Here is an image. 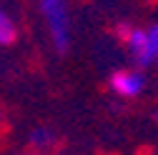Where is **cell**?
I'll return each mask as SVG.
<instances>
[{
	"mask_svg": "<svg viewBox=\"0 0 158 155\" xmlns=\"http://www.w3.org/2000/svg\"><path fill=\"white\" fill-rule=\"evenodd\" d=\"M38 10L48 28L50 45L58 55L70 50V8L68 0H38Z\"/></svg>",
	"mask_w": 158,
	"mask_h": 155,
	"instance_id": "cell-1",
	"label": "cell"
},
{
	"mask_svg": "<svg viewBox=\"0 0 158 155\" xmlns=\"http://www.w3.org/2000/svg\"><path fill=\"white\" fill-rule=\"evenodd\" d=\"M108 88H110V93L118 95V98H126V100L128 98H138V95L143 93V88H146V78H143L141 70L126 68V70H118V73L110 75Z\"/></svg>",
	"mask_w": 158,
	"mask_h": 155,
	"instance_id": "cell-2",
	"label": "cell"
},
{
	"mask_svg": "<svg viewBox=\"0 0 158 155\" xmlns=\"http://www.w3.org/2000/svg\"><path fill=\"white\" fill-rule=\"evenodd\" d=\"M121 35H123V43L131 53V58L135 60V65H151L153 63V55H151V48H148V38H146V30L143 28H121Z\"/></svg>",
	"mask_w": 158,
	"mask_h": 155,
	"instance_id": "cell-3",
	"label": "cell"
},
{
	"mask_svg": "<svg viewBox=\"0 0 158 155\" xmlns=\"http://www.w3.org/2000/svg\"><path fill=\"white\" fill-rule=\"evenodd\" d=\"M55 140H58L55 130H53V128H45V125L33 128V130H30V135H28V143H30L35 150H48V148H53V145H55Z\"/></svg>",
	"mask_w": 158,
	"mask_h": 155,
	"instance_id": "cell-4",
	"label": "cell"
},
{
	"mask_svg": "<svg viewBox=\"0 0 158 155\" xmlns=\"http://www.w3.org/2000/svg\"><path fill=\"white\" fill-rule=\"evenodd\" d=\"M18 40V25L10 18V13H5V8H0V48H10Z\"/></svg>",
	"mask_w": 158,
	"mask_h": 155,
	"instance_id": "cell-5",
	"label": "cell"
},
{
	"mask_svg": "<svg viewBox=\"0 0 158 155\" xmlns=\"http://www.w3.org/2000/svg\"><path fill=\"white\" fill-rule=\"evenodd\" d=\"M146 38H148V48H151V55H153V63H158V23L146 28Z\"/></svg>",
	"mask_w": 158,
	"mask_h": 155,
	"instance_id": "cell-6",
	"label": "cell"
},
{
	"mask_svg": "<svg viewBox=\"0 0 158 155\" xmlns=\"http://www.w3.org/2000/svg\"><path fill=\"white\" fill-rule=\"evenodd\" d=\"M156 120H158V113H156Z\"/></svg>",
	"mask_w": 158,
	"mask_h": 155,
	"instance_id": "cell-7",
	"label": "cell"
}]
</instances>
